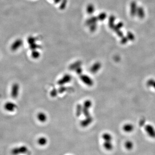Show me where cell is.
<instances>
[{"label": "cell", "mask_w": 155, "mask_h": 155, "mask_svg": "<svg viewBox=\"0 0 155 155\" xmlns=\"http://www.w3.org/2000/svg\"><path fill=\"white\" fill-rule=\"evenodd\" d=\"M12 155H19L20 154H29L30 151L26 146H21L13 148L11 151Z\"/></svg>", "instance_id": "6da1fadb"}, {"label": "cell", "mask_w": 155, "mask_h": 155, "mask_svg": "<svg viewBox=\"0 0 155 155\" xmlns=\"http://www.w3.org/2000/svg\"><path fill=\"white\" fill-rule=\"evenodd\" d=\"M20 85L18 83H14L11 86L10 95L13 99H16L20 94Z\"/></svg>", "instance_id": "7a4b0ae2"}, {"label": "cell", "mask_w": 155, "mask_h": 155, "mask_svg": "<svg viewBox=\"0 0 155 155\" xmlns=\"http://www.w3.org/2000/svg\"><path fill=\"white\" fill-rule=\"evenodd\" d=\"M3 108L5 111L9 113H13L15 112L17 108V106L16 103L12 101H7L3 105Z\"/></svg>", "instance_id": "3957f363"}, {"label": "cell", "mask_w": 155, "mask_h": 155, "mask_svg": "<svg viewBox=\"0 0 155 155\" xmlns=\"http://www.w3.org/2000/svg\"><path fill=\"white\" fill-rule=\"evenodd\" d=\"M145 130L147 135L152 138H155V128L153 126L148 124L145 127Z\"/></svg>", "instance_id": "277c9868"}, {"label": "cell", "mask_w": 155, "mask_h": 155, "mask_svg": "<svg viewBox=\"0 0 155 155\" xmlns=\"http://www.w3.org/2000/svg\"><path fill=\"white\" fill-rule=\"evenodd\" d=\"M123 129L124 132L131 133L134 131V126L132 124L127 123L123 126Z\"/></svg>", "instance_id": "5b68a950"}, {"label": "cell", "mask_w": 155, "mask_h": 155, "mask_svg": "<svg viewBox=\"0 0 155 155\" xmlns=\"http://www.w3.org/2000/svg\"><path fill=\"white\" fill-rule=\"evenodd\" d=\"M146 85L149 88H152L155 90V79L154 78H150L147 80Z\"/></svg>", "instance_id": "8992f818"}, {"label": "cell", "mask_w": 155, "mask_h": 155, "mask_svg": "<svg viewBox=\"0 0 155 155\" xmlns=\"http://www.w3.org/2000/svg\"><path fill=\"white\" fill-rule=\"evenodd\" d=\"M137 8L135 2H133L131 4V14L132 16H134L137 13Z\"/></svg>", "instance_id": "52a82bcc"}, {"label": "cell", "mask_w": 155, "mask_h": 155, "mask_svg": "<svg viewBox=\"0 0 155 155\" xmlns=\"http://www.w3.org/2000/svg\"><path fill=\"white\" fill-rule=\"evenodd\" d=\"M103 145V147L107 150H111L113 149V145L112 141H104Z\"/></svg>", "instance_id": "ba28073f"}, {"label": "cell", "mask_w": 155, "mask_h": 155, "mask_svg": "<svg viewBox=\"0 0 155 155\" xmlns=\"http://www.w3.org/2000/svg\"><path fill=\"white\" fill-rule=\"evenodd\" d=\"M102 138L104 140V141H112L113 137L109 133H105L103 134Z\"/></svg>", "instance_id": "9c48e42d"}, {"label": "cell", "mask_w": 155, "mask_h": 155, "mask_svg": "<svg viewBox=\"0 0 155 155\" xmlns=\"http://www.w3.org/2000/svg\"><path fill=\"white\" fill-rule=\"evenodd\" d=\"M137 13L139 16V18H141V19L144 18V16H145V13H144V9L142 7H139L137 8Z\"/></svg>", "instance_id": "30bf717a"}, {"label": "cell", "mask_w": 155, "mask_h": 155, "mask_svg": "<svg viewBox=\"0 0 155 155\" xmlns=\"http://www.w3.org/2000/svg\"><path fill=\"white\" fill-rule=\"evenodd\" d=\"M38 143L39 145H45L47 143V140L45 137H40L39 139H38Z\"/></svg>", "instance_id": "8fae6325"}, {"label": "cell", "mask_w": 155, "mask_h": 155, "mask_svg": "<svg viewBox=\"0 0 155 155\" xmlns=\"http://www.w3.org/2000/svg\"><path fill=\"white\" fill-rule=\"evenodd\" d=\"M125 147L127 150H131L134 147V144L132 141L128 140L125 143Z\"/></svg>", "instance_id": "7c38bea8"}, {"label": "cell", "mask_w": 155, "mask_h": 155, "mask_svg": "<svg viewBox=\"0 0 155 155\" xmlns=\"http://www.w3.org/2000/svg\"><path fill=\"white\" fill-rule=\"evenodd\" d=\"M45 116L43 113H39V114L38 115V119H39L40 121H44L45 119Z\"/></svg>", "instance_id": "4fadbf2b"}, {"label": "cell", "mask_w": 155, "mask_h": 155, "mask_svg": "<svg viewBox=\"0 0 155 155\" xmlns=\"http://www.w3.org/2000/svg\"><path fill=\"white\" fill-rule=\"evenodd\" d=\"M134 38V35L133 34H132L131 32L128 33V34H127V39H129L131 41H132Z\"/></svg>", "instance_id": "5bb4252c"}]
</instances>
